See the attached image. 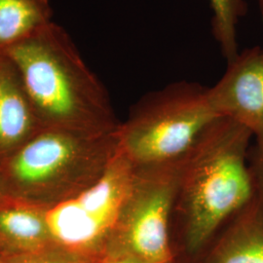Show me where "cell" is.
<instances>
[{
    "instance_id": "2",
    "label": "cell",
    "mask_w": 263,
    "mask_h": 263,
    "mask_svg": "<svg viewBox=\"0 0 263 263\" xmlns=\"http://www.w3.org/2000/svg\"><path fill=\"white\" fill-rule=\"evenodd\" d=\"M4 53L16 66L42 130L106 135L120 122L99 77L52 22Z\"/></svg>"
},
{
    "instance_id": "5",
    "label": "cell",
    "mask_w": 263,
    "mask_h": 263,
    "mask_svg": "<svg viewBox=\"0 0 263 263\" xmlns=\"http://www.w3.org/2000/svg\"><path fill=\"white\" fill-rule=\"evenodd\" d=\"M134 177L135 167L118 149L94 185L48 208V228L57 251L80 263L107 258Z\"/></svg>"
},
{
    "instance_id": "6",
    "label": "cell",
    "mask_w": 263,
    "mask_h": 263,
    "mask_svg": "<svg viewBox=\"0 0 263 263\" xmlns=\"http://www.w3.org/2000/svg\"><path fill=\"white\" fill-rule=\"evenodd\" d=\"M186 158L135 167L108 257L127 255L144 263H175L171 220Z\"/></svg>"
},
{
    "instance_id": "14",
    "label": "cell",
    "mask_w": 263,
    "mask_h": 263,
    "mask_svg": "<svg viewBox=\"0 0 263 263\" xmlns=\"http://www.w3.org/2000/svg\"><path fill=\"white\" fill-rule=\"evenodd\" d=\"M249 166L254 182V199L263 215V142H254L251 146Z\"/></svg>"
},
{
    "instance_id": "15",
    "label": "cell",
    "mask_w": 263,
    "mask_h": 263,
    "mask_svg": "<svg viewBox=\"0 0 263 263\" xmlns=\"http://www.w3.org/2000/svg\"><path fill=\"white\" fill-rule=\"evenodd\" d=\"M101 263H144L134 258L132 256H127V255H120V256H109L105 258Z\"/></svg>"
},
{
    "instance_id": "12",
    "label": "cell",
    "mask_w": 263,
    "mask_h": 263,
    "mask_svg": "<svg viewBox=\"0 0 263 263\" xmlns=\"http://www.w3.org/2000/svg\"><path fill=\"white\" fill-rule=\"evenodd\" d=\"M213 11L212 33L228 63L238 56L237 26L248 12L247 0H209Z\"/></svg>"
},
{
    "instance_id": "16",
    "label": "cell",
    "mask_w": 263,
    "mask_h": 263,
    "mask_svg": "<svg viewBox=\"0 0 263 263\" xmlns=\"http://www.w3.org/2000/svg\"><path fill=\"white\" fill-rule=\"evenodd\" d=\"M8 196H10V195L7 193L6 189L4 187V184H3L2 179H1V177H0V200L8 197Z\"/></svg>"
},
{
    "instance_id": "4",
    "label": "cell",
    "mask_w": 263,
    "mask_h": 263,
    "mask_svg": "<svg viewBox=\"0 0 263 263\" xmlns=\"http://www.w3.org/2000/svg\"><path fill=\"white\" fill-rule=\"evenodd\" d=\"M219 115L209 87L178 81L142 96L119 124L118 149L136 168L184 159Z\"/></svg>"
},
{
    "instance_id": "13",
    "label": "cell",
    "mask_w": 263,
    "mask_h": 263,
    "mask_svg": "<svg viewBox=\"0 0 263 263\" xmlns=\"http://www.w3.org/2000/svg\"><path fill=\"white\" fill-rule=\"evenodd\" d=\"M0 263H80L56 249L26 254H2Z\"/></svg>"
},
{
    "instance_id": "8",
    "label": "cell",
    "mask_w": 263,
    "mask_h": 263,
    "mask_svg": "<svg viewBox=\"0 0 263 263\" xmlns=\"http://www.w3.org/2000/svg\"><path fill=\"white\" fill-rule=\"evenodd\" d=\"M41 130L16 66L0 52V164Z\"/></svg>"
},
{
    "instance_id": "3",
    "label": "cell",
    "mask_w": 263,
    "mask_h": 263,
    "mask_svg": "<svg viewBox=\"0 0 263 263\" xmlns=\"http://www.w3.org/2000/svg\"><path fill=\"white\" fill-rule=\"evenodd\" d=\"M117 151L116 132L41 130L0 164V177L10 196L48 209L94 185Z\"/></svg>"
},
{
    "instance_id": "7",
    "label": "cell",
    "mask_w": 263,
    "mask_h": 263,
    "mask_svg": "<svg viewBox=\"0 0 263 263\" xmlns=\"http://www.w3.org/2000/svg\"><path fill=\"white\" fill-rule=\"evenodd\" d=\"M214 110L252 132L263 142V48H247L227 64L224 74L209 88Z\"/></svg>"
},
{
    "instance_id": "10",
    "label": "cell",
    "mask_w": 263,
    "mask_h": 263,
    "mask_svg": "<svg viewBox=\"0 0 263 263\" xmlns=\"http://www.w3.org/2000/svg\"><path fill=\"white\" fill-rule=\"evenodd\" d=\"M200 263H263V215L254 197L227 223Z\"/></svg>"
},
{
    "instance_id": "11",
    "label": "cell",
    "mask_w": 263,
    "mask_h": 263,
    "mask_svg": "<svg viewBox=\"0 0 263 263\" xmlns=\"http://www.w3.org/2000/svg\"><path fill=\"white\" fill-rule=\"evenodd\" d=\"M49 0H0V52L53 22Z\"/></svg>"
},
{
    "instance_id": "9",
    "label": "cell",
    "mask_w": 263,
    "mask_h": 263,
    "mask_svg": "<svg viewBox=\"0 0 263 263\" xmlns=\"http://www.w3.org/2000/svg\"><path fill=\"white\" fill-rule=\"evenodd\" d=\"M46 210L12 196L0 200V255L55 249Z\"/></svg>"
},
{
    "instance_id": "17",
    "label": "cell",
    "mask_w": 263,
    "mask_h": 263,
    "mask_svg": "<svg viewBox=\"0 0 263 263\" xmlns=\"http://www.w3.org/2000/svg\"><path fill=\"white\" fill-rule=\"evenodd\" d=\"M257 3H258V7L260 10V14H261V18H262L263 22V0H256Z\"/></svg>"
},
{
    "instance_id": "1",
    "label": "cell",
    "mask_w": 263,
    "mask_h": 263,
    "mask_svg": "<svg viewBox=\"0 0 263 263\" xmlns=\"http://www.w3.org/2000/svg\"><path fill=\"white\" fill-rule=\"evenodd\" d=\"M252 132L216 118L185 160L171 220L185 254H204L254 197L249 166Z\"/></svg>"
}]
</instances>
